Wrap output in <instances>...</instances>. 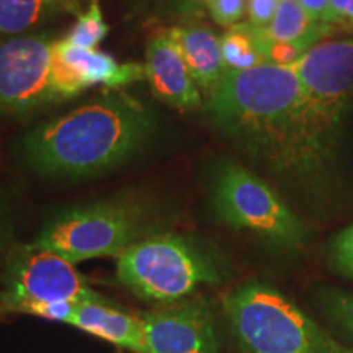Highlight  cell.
I'll use <instances>...</instances> for the list:
<instances>
[{"mask_svg": "<svg viewBox=\"0 0 353 353\" xmlns=\"http://www.w3.org/2000/svg\"><path fill=\"white\" fill-rule=\"evenodd\" d=\"M206 112L247 151L288 174L324 165L339 130L312 107L293 65L228 70Z\"/></svg>", "mask_w": 353, "mask_h": 353, "instance_id": "obj_1", "label": "cell"}, {"mask_svg": "<svg viewBox=\"0 0 353 353\" xmlns=\"http://www.w3.org/2000/svg\"><path fill=\"white\" fill-rule=\"evenodd\" d=\"M156 131V117L148 105L113 92L28 131L19 152L37 174L81 179L126 164L151 143Z\"/></svg>", "mask_w": 353, "mask_h": 353, "instance_id": "obj_2", "label": "cell"}, {"mask_svg": "<svg viewBox=\"0 0 353 353\" xmlns=\"http://www.w3.org/2000/svg\"><path fill=\"white\" fill-rule=\"evenodd\" d=\"M224 312L242 353H353L273 286H239Z\"/></svg>", "mask_w": 353, "mask_h": 353, "instance_id": "obj_3", "label": "cell"}, {"mask_svg": "<svg viewBox=\"0 0 353 353\" xmlns=\"http://www.w3.org/2000/svg\"><path fill=\"white\" fill-rule=\"evenodd\" d=\"M223 268L214 255L179 234L144 237L117 260L118 281L149 303L174 304L205 285H218Z\"/></svg>", "mask_w": 353, "mask_h": 353, "instance_id": "obj_4", "label": "cell"}, {"mask_svg": "<svg viewBox=\"0 0 353 353\" xmlns=\"http://www.w3.org/2000/svg\"><path fill=\"white\" fill-rule=\"evenodd\" d=\"M152 221L139 203L103 201L76 206L52 218L32 244L70 263L120 257L126 249L152 236Z\"/></svg>", "mask_w": 353, "mask_h": 353, "instance_id": "obj_5", "label": "cell"}, {"mask_svg": "<svg viewBox=\"0 0 353 353\" xmlns=\"http://www.w3.org/2000/svg\"><path fill=\"white\" fill-rule=\"evenodd\" d=\"M213 208L231 228L252 232L283 249H298L307 237L303 221L270 185L236 164L223 165L216 175Z\"/></svg>", "mask_w": 353, "mask_h": 353, "instance_id": "obj_6", "label": "cell"}, {"mask_svg": "<svg viewBox=\"0 0 353 353\" xmlns=\"http://www.w3.org/2000/svg\"><path fill=\"white\" fill-rule=\"evenodd\" d=\"M56 41L50 33L0 39V114L28 118L57 101Z\"/></svg>", "mask_w": 353, "mask_h": 353, "instance_id": "obj_7", "label": "cell"}, {"mask_svg": "<svg viewBox=\"0 0 353 353\" xmlns=\"http://www.w3.org/2000/svg\"><path fill=\"white\" fill-rule=\"evenodd\" d=\"M0 301L23 314L46 303H110L90 288L74 263L33 244L17 250L7 263Z\"/></svg>", "mask_w": 353, "mask_h": 353, "instance_id": "obj_8", "label": "cell"}, {"mask_svg": "<svg viewBox=\"0 0 353 353\" xmlns=\"http://www.w3.org/2000/svg\"><path fill=\"white\" fill-rule=\"evenodd\" d=\"M141 353H218L214 314L201 298L165 304L141 317Z\"/></svg>", "mask_w": 353, "mask_h": 353, "instance_id": "obj_9", "label": "cell"}, {"mask_svg": "<svg viewBox=\"0 0 353 353\" xmlns=\"http://www.w3.org/2000/svg\"><path fill=\"white\" fill-rule=\"evenodd\" d=\"M309 101L334 125L353 100V39L316 44L293 64Z\"/></svg>", "mask_w": 353, "mask_h": 353, "instance_id": "obj_10", "label": "cell"}, {"mask_svg": "<svg viewBox=\"0 0 353 353\" xmlns=\"http://www.w3.org/2000/svg\"><path fill=\"white\" fill-rule=\"evenodd\" d=\"M145 81L157 99L180 110L201 105V90L193 81L172 28L159 30L145 48Z\"/></svg>", "mask_w": 353, "mask_h": 353, "instance_id": "obj_11", "label": "cell"}, {"mask_svg": "<svg viewBox=\"0 0 353 353\" xmlns=\"http://www.w3.org/2000/svg\"><path fill=\"white\" fill-rule=\"evenodd\" d=\"M69 325L83 332L103 339L117 347L126 348L132 353H141L143 325L141 317L131 316L113 303H77Z\"/></svg>", "mask_w": 353, "mask_h": 353, "instance_id": "obj_12", "label": "cell"}, {"mask_svg": "<svg viewBox=\"0 0 353 353\" xmlns=\"http://www.w3.org/2000/svg\"><path fill=\"white\" fill-rule=\"evenodd\" d=\"M56 51L61 59L69 65L83 87L105 85L120 88L145 79V68L139 63H118L113 56L97 50H79L64 39H57Z\"/></svg>", "mask_w": 353, "mask_h": 353, "instance_id": "obj_13", "label": "cell"}, {"mask_svg": "<svg viewBox=\"0 0 353 353\" xmlns=\"http://www.w3.org/2000/svg\"><path fill=\"white\" fill-rule=\"evenodd\" d=\"M172 33L182 50L185 63L198 88L208 97L213 95L228 74L219 38L214 32L201 25L174 26Z\"/></svg>", "mask_w": 353, "mask_h": 353, "instance_id": "obj_14", "label": "cell"}, {"mask_svg": "<svg viewBox=\"0 0 353 353\" xmlns=\"http://www.w3.org/2000/svg\"><path fill=\"white\" fill-rule=\"evenodd\" d=\"M59 15H81L79 0H0V34L30 33Z\"/></svg>", "mask_w": 353, "mask_h": 353, "instance_id": "obj_15", "label": "cell"}, {"mask_svg": "<svg viewBox=\"0 0 353 353\" xmlns=\"http://www.w3.org/2000/svg\"><path fill=\"white\" fill-rule=\"evenodd\" d=\"M262 32L273 41L309 43L316 46L319 39L332 33V28L312 20L298 0H280L272 23Z\"/></svg>", "mask_w": 353, "mask_h": 353, "instance_id": "obj_16", "label": "cell"}, {"mask_svg": "<svg viewBox=\"0 0 353 353\" xmlns=\"http://www.w3.org/2000/svg\"><path fill=\"white\" fill-rule=\"evenodd\" d=\"M223 61L228 70H247L267 64L265 57L257 46L250 26L247 23H239L219 38Z\"/></svg>", "mask_w": 353, "mask_h": 353, "instance_id": "obj_17", "label": "cell"}, {"mask_svg": "<svg viewBox=\"0 0 353 353\" xmlns=\"http://www.w3.org/2000/svg\"><path fill=\"white\" fill-rule=\"evenodd\" d=\"M108 30L99 0H92L88 10L77 17V23L63 39L79 50H97V46L107 38Z\"/></svg>", "mask_w": 353, "mask_h": 353, "instance_id": "obj_18", "label": "cell"}, {"mask_svg": "<svg viewBox=\"0 0 353 353\" xmlns=\"http://www.w3.org/2000/svg\"><path fill=\"white\" fill-rule=\"evenodd\" d=\"M205 7L216 23L232 28L247 12V0H205Z\"/></svg>", "mask_w": 353, "mask_h": 353, "instance_id": "obj_19", "label": "cell"}, {"mask_svg": "<svg viewBox=\"0 0 353 353\" xmlns=\"http://www.w3.org/2000/svg\"><path fill=\"white\" fill-rule=\"evenodd\" d=\"M325 307L332 319L341 324L353 337V294L343 291H332L324 298Z\"/></svg>", "mask_w": 353, "mask_h": 353, "instance_id": "obj_20", "label": "cell"}, {"mask_svg": "<svg viewBox=\"0 0 353 353\" xmlns=\"http://www.w3.org/2000/svg\"><path fill=\"white\" fill-rule=\"evenodd\" d=\"M321 23L329 28L353 32V0H329Z\"/></svg>", "mask_w": 353, "mask_h": 353, "instance_id": "obj_21", "label": "cell"}, {"mask_svg": "<svg viewBox=\"0 0 353 353\" xmlns=\"http://www.w3.org/2000/svg\"><path fill=\"white\" fill-rule=\"evenodd\" d=\"M330 252H332L335 267L353 276V224L335 237L330 245Z\"/></svg>", "mask_w": 353, "mask_h": 353, "instance_id": "obj_22", "label": "cell"}, {"mask_svg": "<svg viewBox=\"0 0 353 353\" xmlns=\"http://www.w3.org/2000/svg\"><path fill=\"white\" fill-rule=\"evenodd\" d=\"M280 0H247V19L250 26L263 30L272 23Z\"/></svg>", "mask_w": 353, "mask_h": 353, "instance_id": "obj_23", "label": "cell"}, {"mask_svg": "<svg viewBox=\"0 0 353 353\" xmlns=\"http://www.w3.org/2000/svg\"><path fill=\"white\" fill-rule=\"evenodd\" d=\"M77 303H46V304H38V306H33L26 314L43 317V319L50 321H59L65 322L70 319L72 316L74 307H76Z\"/></svg>", "mask_w": 353, "mask_h": 353, "instance_id": "obj_24", "label": "cell"}, {"mask_svg": "<svg viewBox=\"0 0 353 353\" xmlns=\"http://www.w3.org/2000/svg\"><path fill=\"white\" fill-rule=\"evenodd\" d=\"M162 3L167 10L185 19L201 15L203 8H206L205 0H162Z\"/></svg>", "mask_w": 353, "mask_h": 353, "instance_id": "obj_25", "label": "cell"}, {"mask_svg": "<svg viewBox=\"0 0 353 353\" xmlns=\"http://www.w3.org/2000/svg\"><path fill=\"white\" fill-rule=\"evenodd\" d=\"M10 206H8L7 195L3 193V190H0V249L10 239Z\"/></svg>", "mask_w": 353, "mask_h": 353, "instance_id": "obj_26", "label": "cell"}, {"mask_svg": "<svg viewBox=\"0 0 353 353\" xmlns=\"http://www.w3.org/2000/svg\"><path fill=\"white\" fill-rule=\"evenodd\" d=\"M301 3L307 15L314 21H321L322 15H324L325 7H327L329 0H298Z\"/></svg>", "mask_w": 353, "mask_h": 353, "instance_id": "obj_27", "label": "cell"}]
</instances>
